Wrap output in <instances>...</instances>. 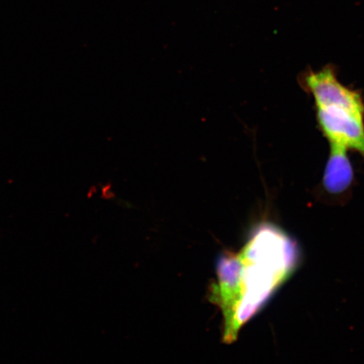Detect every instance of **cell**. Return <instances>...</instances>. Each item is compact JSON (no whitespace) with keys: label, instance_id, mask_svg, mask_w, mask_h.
<instances>
[{"label":"cell","instance_id":"cell-2","mask_svg":"<svg viewBox=\"0 0 364 364\" xmlns=\"http://www.w3.org/2000/svg\"><path fill=\"white\" fill-rule=\"evenodd\" d=\"M300 84L312 95L316 107H338L364 117L362 95L341 84L334 67L326 66L318 71L309 70L301 76Z\"/></svg>","mask_w":364,"mask_h":364},{"label":"cell","instance_id":"cell-3","mask_svg":"<svg viewBox=\"0 0 364 364\" xmlns=\"http://www.w3.org/2000/svg\"><path fill=\"white\" fill-rule=\"evenodd\" d=\"M316 110L318 126L330 144L354 150L364 159V117L338 107Z\"/></svg>","mask_w":364,"mask_h":364},{"label":"cell","instance_id":"cell-1","mask_svg":"<svg viewBox=\"0 0 364 364\" xmlns=\"http://www.w3.org/2000/svg\"><path fill=\"white\" fill-rule=\"evenodd\" d=\"M299 259L295 241L269 222L255 226L239 252L222 255L210 299L222 311L225 343L237 338L241 328L289 279Z\"/></svg>","mask_w":364,"mask_h":364},{"label":"cell","instance_id":"cell-4","mask_svg":"<svg viewBox=\"0 0 364 364\" xmlns=\"http://www.w3.org/2000/svg\"><path fill=\"white\" fill-rule=\"evenodd\" d=\"M354 171L348 150L331 145L322 185L326 192L331 196H343L351 188Z\"/></svg>","mask_w":364,"mask_h":364}]
</instances>
